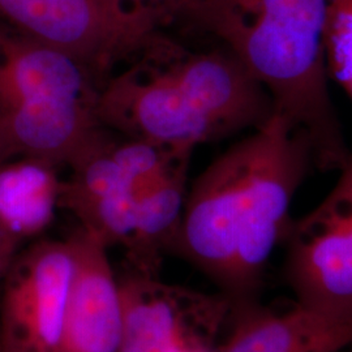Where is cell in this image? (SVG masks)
Masks as SVG:
<instances>
[{
	"label": "cell",
	"mask_w": 352,
	"mask_h": 352,
	"mask_svg": "<svg viewBox=\"0 0 352 352\" xmlns=\"http://www.w3.org/2000/svg\"><path fill=\"white\" fill-rule=\"evenodd\" d=\"M312 167L307 135L274 113L195 180L174 252L219 285L234 305L250 304Z\"/></svg>",
	"instance_id": "cell-1"
},
{
	"label": "cell",
	"mask_w": 352,
	"mask_h": 352,
	"mask_svg": "<svg viewBox=\"0 0 352 352\" xmlns=\"http://www.w3.org/2000/svg\"><path fill=\"white\" fill-rule=\"evenodd\" d=\"M274 115L266 89L226 47L192 52L162 33L100 89L101 126L180 151L258 129Z\"/></svg>",
	"instance_id": "cell-2"
},
{
	"label": "cell",
	"mask_w": 352,
	"mask_h": 352,
	"mask_svg": "<svg viewBox=\"0 0 352 352\" xmlns=\"http://www.w3.org/2000/svg\"><path fill=\"white\" fill-rule=\"evenodd\" d=\"M331 0H179L171 16L217 38L266 89L274 113L307 135L315 164L340 171L350 153L329 90Z\"/></svg>",
	"instance_id": "cell-3"
},
{
	"label": "cell",
	"mask_w": 352,
	"mask_h": 352,
	"mask_svg": "<svg viewBox=\"0 0 352 352\" xmlns=\"http://www.w3.org/2000/svg\"><path fill=\"white\" fill-rule=\"evenodd\" d=\"M101 87L75 59L0 23V126L19 155L68 167L104 128Z\"/></svg>",
	"instance_id": "cell-4"
},
{
	"label": "cell",
	"mask_w": 352,
	"mask_h": 352,
	"mask_svg": "<svg viewBox=\"0 0 352 352\" xmlns=\"http://www.w3.org/2000/svg\"><path fill=\"white\" fill-rule=\"evenodd\" d=\"M167 20L160 8L120 0H0V23L75 59L101 84L153 43Z\"/></svg>",
	"instance_id": "cell-5"
},
{
	"label": "cell",
	"mask_w": 352,
	"mask_h": 352,
	"mask_svg": "<svg viewBox=\"0 0 352 352\" xmlns=\"http://www.w3.org/2000/svg\"><path fill=\"white\" fill-rule=\"evenodd\" d=\"M123 330L118 352H179L213 349L234 304L225 294L166 283L131 272L119 279Z\"/></svg>",
	"instance_id": "cell-6"
},
{
	"label": "cell",
	"mask_w": 352,
	"mask_h": 352,
	"mask_svg": "<svg viewBox=\"0 0 352 352\" xmlns=\"http://www.w3.org/2000/svg\"><path fill=\"white\" fill-rule=\"evenodd\" d=\"M72 269L68 238L16 254L0 286V352H58Z\"/></svg>",
	"instance_id": "cell-7"
},
{
	"label": "cell",
	"mask_w": 352,
	"mask_h": 352,
	"mask_svg": "<svg viewBox=\"0 0 352 352\" xmlns=\"http://www.w3.org/2000/svg\"><path fill=\"white\" fill-rule=\"evenodd\" d=\"M286 276L299 305L352 318V225L329 197L302 219L291 221Z\"/></svg>",
	"instance_id": "cell-8"
},
{
	"label": "cell",
	"mask_w": 352,
	"mask_h": 352,
	"mask_svg": "<svg viewBox=\"0 0 352 352\" xmlns=\"http://www.w3.org/2000/svg\"><path fill=\"white\" fill-rule=\"evenodd\" d=\"M68 240L74 269L58 352H118L123 299L109 250L81 227Z\"/></svg>",
	"instance_id": "cell-9"
},
{
	"label": "cell",
	"mask_w": 352,
	"mask_h": 352,
	"mask_svg": "<svg viewBox=\"0 0 352 352\" xmlns=\"http://www.w3.org/2000/svg\"><path fill=\"white\" fill-rule=\"evenodd\" d=\"M236 322L218 352H338L352 344V318L298 307L282 315L244 304L234 307Z\"/></svg>",
	"instance_id": "cell-10"
},
{
	"label": "cell",
	"mask_w": 352,
	"mask_h": 352,
	"mask_svg": "<svg viewBox=\"0 0 352 352\" xmlns=\"http://www.w3.org/2000/svg\"><path fill=\"white\" fill-rule=\"evenodd\" d=\"M59 168L29 155L0 164V228L20 244L43 234L60 208Z\"/></svg>",
	"instance_id": "cell-11"
},
{
	"label": "cell",
	"mask_w": 352,
	"mask_h": 352,
	"mask_svg": "<svg viewBox=\"0 0 352 352\" xmlns=\"http://www.w3.org/2000/svg\"><path fill=\"white\" fill-rule=\"evenodd\" d=\"M189 162L140 192L136 223L124 245L131 272L158 277L166 252L174 251L187 199Z\"/></svg>",
	"instance_id": "cell-12"
},
{
	"label": "cell",
	"mask_w": 352,
	"mask_h": 352,
	"mask_svg": "<svg viewBox=\"0 0 352 352\" xmlns=\"http://www.w3.org/2000/svg\"><path fill=\"white\" fill-rule=\"evenodd\" d=\"M329 76L352 101V0H331L325 33Z\"/></svg>",
	"instance_id": "cell-13"
},
{
	"label": "cell",
	"mask_w": 352,
	"mask_h": 352,
	"mask_svg": "<svg viewBox=\"0 0 352 352\" xmlns=\"http://www.w3.org/2000/svg\"><path fill=\"white\" fill-rule=\"evenodd\" d=\"M340 173L338 183L327 197L340 208L352 225V151Z\"/></svg>",
	"instance_id": "cell-14"
},
{
	"label": "cell",
	"mask_w": 352,
	"mask_h": 352,
	"mask_svg": "<svg viewBox=\"0 0 352 352\" xmlns=\"http://www.w3.org/2000/svg\"><path fill=\"white\" fill-rule=\"evenodd\" d=\"M21 244L0 228V286Z\"/></svg>",
	"instance_id": "cell-15"
},
{
	"label": "cell",
	"mask_w": 352,
	"mask_h": 352,
	"mask_svg": "<svg viewBox=\"0 0 352 352\" xmlns=\"http://www.w3.org/2000/svg\"><path fill=\"white\" fill-rule=\"evenodd\" d=\"M129 6L135 7H154L166 12L168 19H171V10L179 0H120Z\"/></svg>",
	"instance_id": "cell-16"
},
{
	"label": "cell",
	"mask_w": 352,
	"mask_h": 352,
	"mask_svg": "<svg viewBox=\"0 0 352 352\" xmlns=\"http://www.w3.org/2000/svg\"><path fill=\"white\" fill-rule=\"evenodd\" d=\"M17 155L19 153L13 145L12 140L10 139L7 132L0 126V164Z\"/></svg>",
	"instance_id": "cell-17"
},
{
	"label": "cell",
	"mask_w": 352,
	"mask_h": 352,
	"mask_svg": "<svg viewBox=\"0 0 352 352\" xmlns=\"http://www.w3.org/2000/svg\"><path fill=\"white\" fill-rule=\"evenodd\" d=\"M179 352H215L213 349H200V347H192V349H186Z\"/></svg>",
	"instance_id": "cell-18"
},
{
	"label": "cell",
	"mask_w": 352,
	"mask_h": 352,
	"mask_svg": "<svg viewBox=\"0 0 352 352\" xmlns=\"http://www.w3.org/2000/svg\"><path fill=\"white\" fill-rule=\"evenodd\" d=\"M350 347H352V344H351V346H350ZM351 352H352V350H351Z\"/></svg>",
	"instance_id": "cell-19"
}]
</instances>
